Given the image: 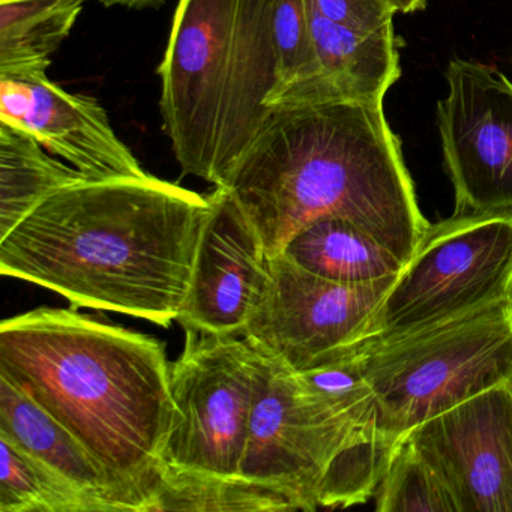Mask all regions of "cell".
Instances as JSON below:
<instances>
[{"label": "cell", "instance_id": "1", "mask_svg": "<svg viewBox=\"0 0 512 512\" xmlns=\"http://www.w3.org/2000/svg\"><path fill=\"white\" fill-rule=\"evenodd\" d=\"M209 196L155 176L83 181L0 239V274L58 293L71 308L169 328L188 292Z\"/></svg>", "mask_w": 512, "mask_h": 512}, {"label": "cell", "instance_id": "2", "mask_svg": "<svg viewBox=\"0 0 512 512\" xmlns=\"http://www.w3.org/2000/svg\"><path fill=\"white\" fill-rule=\"evenodd\" d=\"M223 188L269 257L314 220L340 217L406 265L430 227L383 101L277 107Z\"/></svg>", "mask_w": 512, "mask_h": 512}, {"label": "cell", "instance_id": "3", "mask_svg": "<svg viewBox=\"0 0 512 512\" xmlns=\"http://www.w3.org/2000/svg\"><path fill=\"white\" fill-rule=\"evenodd\" d=\"M0 374L154 511L175 419L163 341L76 308H37L0 325Z\"/></svg>", "mask_w": 512, "mask_h": 512}, {"label": "cell", "instance_id": "4", "mask_svg": "<svg viewBox=\"0 0 512 512\" xmlns=\"http://www.w3.org/2000/svg\"><path fill=\"white\" fill-rule=\"evenodd\" d=\"M277 0H179L161 62V115L184 175L226 187L271 113Z\"/></svg>", "mask_w": 512, "mask_h": 512}, {"label": "cell", "instance_id": "5", "mask_svg": "<svg viewBox=\"0 0 512 512\" xmlns=\"http://www.w3.org/2000/svg\"><path fill=\"white\" fill-rule=\"evenodd\" d=\"M353 352L380 431L397 445L428 419L512 380V301Z\"/></svg>", "mask_w": 512, "mask_h": 512}, {"label": "cell", "instance_id": "6", "mask_svg": "<svg viewBox=\"0 0 512 512\" xmlns=\"http://www.w3.org/2000/svg\"><path fill=\"white\" fill-rule=\"evenodd\" d=\"M271 365L244 335L185 331L184 350L170 362L175 419L160 482L164 476L241 478L251 413Z\"/></svg>", "mask_w": 512, "mask_h": 512}, {"label": "cell", "instance_id": "7", "mask_svg": "<svg viewBox=\"0 0 512 512\" xmlns=\"http://www.w3.org/2000/svg\"><path fill=\"white\" fill-rule=\"evenodd\" d=\"M508 301L512 217L452 215L430 224L356 347L425 331Z\"/></svg>", "mask_w": 512, "mask_h": 512}, {"label": "cell", "instance_id": "8", "mask_svg": "<svg viewBox=\"0 0 512 512\" xmlns=\"http://www.w3.org/2000/svg\"><path fill=\"white\" fill-rule=\"evenodd\" d=\"M397 277L335 283L277 254L271 257L268 289L244 337L275 364L296 373L310 370L361 343L368 320Z\"/></svg>", "mask_w": 512, "mask_h": 512}, {"label": "cell", "instance_id": "9", "mask_svg": "<svg viewBox=\"0 0 512 512\" xmlns=\"http://www.w3.org/2000/svg\"><path fill=\"white\" fill-rule=\"evenodd\" d=\"M437 103L454 215L512 217V82L496 68L452 59Z\"/></svg>", "mask_w": 512, "mask_h": 512}, {"label": "cell", "instance_id": "10", "mask_svg": "<svg viewBox=\"0 0 512 512\" xmlns=\"http://www.w3.org/2000/svg\"><path fill=\"white\" fill-rule=\"evenodd\" d=\"M460 512H512V380L410 431Z\"/></svg>", "mask_w": 512, "mask_h": 512}, {"label": "cell", "instance_id": "11", "mask_svg": "<svg viewBox=\"0 0 512 512\" xmlns=\"http://www.w3.org/2000/svg\"><path fill=\"white\" fill-rule=\"evenodd\" d=\"M190 292L176 322L184 331L244 335L269 281L271 257L226 188L209 194Z\"/></svg>", "mask_w": 512, "mask_h": 512}, {"label": "cell", "instance_id": "12", "mask_svg": "<svg viewBox=\"0 0 512 512\" xmlns=\"http://www.w3.org/2000/svg\"><path fill=\"white\" fill-rule=\"evenodd\" d=\"M0 122L22 128L91 181L146 178L94 98L70 94L47 68L0 74Z\"/></svg>", "mask_w": 512, "mask_h": 512}, {"label": "cell", "instance_id": "13", "mask_svg": "<svg viewBox=\"0 0 512 512\" xmlns=\"http://www.w3.org/2000/svg\"><path fill=\"white\" fill-rule=\"evenodd\" d=\"M0 437L79 488L97 512H149L148 502L139 493L110 473L73 433L2 374Z\"/></svg>", "mask_w": 512, "mask_h": 512}, {"label": "cell", "instance_id": "14", "mask_svg": "<svg viewBox=\"0 0 512 512\" xmlns=\"http://www.w3.org/2000/svg\"><path fill=\"white\" fill-rule=\"evenodd\" d=\"M310 26L319 77L308 103L385 100L401 77L394 28L359 31L326 19L311 5Z\"/></svg>", "mask_w": 512, "mask_h": 512}, {"label": "cell", "instance_id": "15", "mask_svg": "<svg viewBox=\"0 0 512 512\" xmlns=\"http://www.w3.org/2000/svg\"><path fill=\"white\" fill-rule=\"evenodd\" d=\"M311 274L343 284L397 277L404 263L352 221L323 217L299 230L283 250Z\"/></svg>", "mask_w": 512, "mask_h": 512}, {"label": "cell", "instance_id": "16", "mask_svg": "<svg viewBox=\"0 0 512 512\" xmlns=\"http://www.w3.org/2000/svg\"><path fill=\"white\" fill-rule=\"evenodd\" d=\"M91 181L22 128L0 122V239L65 188Z\"/></svg>", "mask_w": 512, "mask_h": 512}, {"label": "cell", "instance_id": "17", "mask_svg": "<svg viewBox=\"0 0 512 512\" xmlns=\"http://www.w3.org/2000/svg\"><path fill=\"white\" fill-rule=\"evenodd\" d=\"M85 0H0V74L47 68Z\"/></svg>", "mask_w": 512, "mask_h": 512}, {"label": "cell", "instance_id": "18", "mask_svg": "<svg viewBox=\"0 0 512 512\" xmlns=\"http://www.w3.org/2000/svg\"><path fill=\"white\" fill-rule=\"evenodd\" d=\"M0 455V511L97 512L79 488L5 437Z\"/></svg>", "mask_w": 512, "mask_h": 512}, {"label": "cell", "instance_id": "19", "mask_svg": "<svg viewBox=\"0 0 512 512\" xmlns=\"http://www.w3.org/2000/svg\"><path fill=\"white\" fill-rule=\"evenodd\" d=\"M373 499L379 512H460L439 473L409 436L395 445Z\"/></svg>", "mask_w": 512, "mask_h": 512}, {"label": "cell", "instance_id": "20", "mask_svg": "<svg viewBox=\"0 0 512 512\" xmlns=\"http://www.w3.org/2000/svg\"><path fill=\"white\" fill-rule=\"evenodd\" d=\"M274 38L278 83L271 98V109L308 103L319 77L308 0H277Z\"/></svg>", "mask_w": 512, "mask_h": 512}, {"label": "cell", "instance_id": "21", "mask_svg": "<svg viewBox=\"0 0 512 512\" xmlns=\"http://www.w3.org/2000/svg\"><path fill=\"white\" fill-rule=\"evenodd\" d=\"M310 5L332 22L367 32L394 28L398 14L392 0H310Z\"/></svg>", "mask_w": 512, "mask_h": 512}, {"label": "cell", "instance_id": "22", "mask_svg": "<svg viewBox=\"0 0 512 512\" xmlns=\"http://www.w3.org/2000/svg\"><path fill=\"white\" fill-rule=\"evenodd\" d=\"M398 13L415 14L427 8V0H392Z\"/></svg>", "mask_w": 512, "mask_h": 512}, {"label": "cell", "instance_id": "23", "mask_svg": "<svg viewBox=\"0 0 512 512\" xmlns=\"http://www.w3.org/2000/svg\"><path fill=\"white\" fill-rule=\"evenodd\" d=\"M100 2L104 5H127V7H136V5L151 4V2H155V0H100Z\"/></svg>", "mask_w": 512, "mask_h": 512}]
</instances>
